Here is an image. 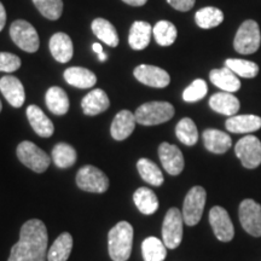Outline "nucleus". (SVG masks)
Masks as SVG:
<instances>
[{"label": "nucleus", "instance_id": "nucleus-1", "mask_svg": "<svg viewBox=\"0 0 261 261\" xmlns=\"http://www.w3.org/2000/svg\"><path fill=\"white\" fill-rule=\"evenodd\" d=\"M47 241V228L41 220L25 221L8 261H46Z\"/></svg>", "mask_w": 261, "mask_h": 261}, {"label": "nucleus", "instance_id": "nucleus-2", "mask_svg": "<svg viewBox=\"0 0 261 261\" xmlns=\"http://www.w3.org/2000/svg\"><path fill=\"white\" fill-rule=\"evenodd\" d=\"M133 244V227L128 221H120L108 233V250L113 261H127Z\"/></svg>", "mask_w": 261, "mask_h": 261}, {"label": "nucleus", "instance_id": "nucleus-3", "mask_svg": "<svg viewBox=\"0 0 261 261\" xmlns=\"http://www.w3.org/2000/svg\"><path fill=\"white\" fill-rule=\"evenodd\" d=\"M135 116L140 125L156 126L169 121L174 116V108L168 102H149L140 106Z\"/></svg>", "mask_w": 261, "mask_h": 261}, {"label": "nucleus", "instance_id": "nucleus-4", "mask_svg": "<svg viewBox=\"0 0 261 261\" xmlns=\"http://www.w3.org/2000/svg\"><path fill=\"white\" fill-rule=\"evenodd\" d=\"M261 33L259 24L253 19L244 21L238 28L233 40V47L241 55H252L259 50Z\"/></svg>", "mask_w": 261, "mask_h": 261}, {"label": "nucleus", "instance_id": "nucleus-5", "mask_svg": "<svg viewBox=\"0 0 261 261\" xmlns=\"http://www.w3.org/2000/svg\"><path fill=\"white\" fill-rule=\"evenodd\" d=\"M17 158L25 167H28L35 173H42L48 168L51 163V158L44 150H41L34 143L24 142L19 143L17 146Z\"/></svg>", "mask_w": 261, "mask_h": 261}, {"label": "nucleus", "instance_id": "nucleus-6", "mask_svg": "<svg viewBox=\"0 0 261 261\" xmlns=\"http://www.w3.org/2000/svg\"><path fill=\"white\" fill-rule=\"evenodd\" d=\"M10 37L21 50L29 52V54H33V52H37L39 50L40 40H39L38 32L35 31V28L29 22L24 21V19H17L11 24Z\"/></svg>", "mask_w": 261, "mask_h": 261}, {"label": "nucleus", "instance_id": "nucleus-7", "mask_svg": "<svg viewBox=\"0 0 261 261\" xmlns=\"http://www.w3.org/2000/svg\"><path fill=\"white\" fill-rule=\"evenodd\" d=\"M207 200V194L202 187H194L185 196L182 205V219L189 226H195L200 223Z\"/></svg>", "mask_w": 261, "mask_h": 261}, {"label": "nucleus", "instance_id": "nucleus-8", "mask_svg": "<svg viewBox=\"0 0 261 261\" xmlns=\"http://www.w3.org/2000/svg\"><path fill=\"white\" fill-rule=\"evenodd\" d=\"M76 184L84 191L103 194L109 188V178L99 168L85 166L77 171Z\"/></svg>", "mask_w": 261, "mask_h": 261}, {"label": "nucleus", "instance_id": "nucleus-9", "mask_svg": "<svg viewBox=\"0 0 261 261\" xmlns=\"http://www.w3.org/2000/svg\"><path fill=\"white\" fill-rule=\"evenodd\" d=\"M182 214L178 208H171L166 213L162 224V241L169 249L179 247L182 240Z\"/></svg>", "mask_w": 261, "mask_h": 261}, {"label": "nucleus", "instance_id": "nucleus-10", "mask_svg": "<svg viewBox=\"0 0 261 261\" xmlns=\"http://www.w3.org/2000/svg\"><path fill=\"white\" fill-rule=\"evenodd\" d=\"M234 152L246 168L254 169L261 165V142L255 136H246L238 140Z\"/></svg>", "mask_w": 261, "mask_h": 261}, {"label": "nucleus", "instance_id": "nucleus-11", "mask_svg": "<svg viewBox=\"0 0 261 261\" xmlns=\"http://www.w3.org/2000/svg\"><path fill=\"white\" fill-rule=\"evenodd\" d=\"M240 221L246 232L261 237V205L254 200L242 201L240 204Z\"/></svg>", "mask_w": 261, "mask_h": 261}, {"label": "nucleus", "instance_id": "nucleus-12", "mask_svg": "<svg viewBox=\"0 0 261 261\" xmlns=\"http://www.w3.org/2000/svg\"><path fill=\"white\" fill-rule=\"evenodd\" d=\"M133 74L139 83L155 89H165L171 83V76L167 71L156 65L140 64L136 68Z\"/></svg>", "mask_w": 261, "mask_h": 261}, {"label": "nucleus", "instance_id": "nucleus-13", "mask_svg": "<svg viewBox=\"0 0 261 261\" xmlns=\"http://www.w3.org/2000/svg\"><path fill=\"white\" fill-rule=\"evenodd\" d=\"M210 223L215 237L221 242H230L234 236V227L226 210L215 205L210 212Z\"/></svg>", "mask_w": 261, "mask_h": 261}, {"label": "nucleus", "instance_id": "nucleus-14", "mask_svg": "<svg viewBox=\"0 0 261 261\" xmlns=\"http://www.w3.org/2000/svg\"><path fill=\"white\" fill-rule=\"evenodd\" d=\"M159 158L168 174L178 175L184 169V156L178 146L166 142L162 143L159 146Z\"/></svg>", "mask_w": 261, "mask_h": 261}, {"label": "nucleus", "instance_id": "nucleus-15", "mask_svg": "<svg viewBox=\"0 0 261 261\" xmlns=\"http://www.w3.org/2000/svg\"><path fill=\"white\" fill-rule=\"evenodd\" d=\"M0 92L5 97L10 106L21 108L25 100L24 87L16 76L6 75L0 79Z\"/></svg>", "mask_w": 261, "mask_h": 261}, {"label": "nucleus", "instance_id": "nucleus-16", "mask_svg": "<svg viewBox=\"0 0 261 261\" xmlns=\"http://www.w3.org/2000/svg\"><path fill=\"white\" fill-rule=\"evenodd\" d=\"M50 51L55 60L60 63H67L71 60L74 54L73 41L65 33H56L50 39Z\"/></svg>", "mask_w": 261, "mask_h": 261}, {"label": "nucleus", "instance_id": "nucleus-17", "mask_svg": "<svg viewBox=\"0 0 261 261\" xmlns=\"http://www.w3.org/2000/svg\"><path fill=\"white\" fill-rule=\"evenodd\" d=\"M136 116L129 110H121L116 114L110 126V133L115 140H125L136 128Z\"/></svg>", "mask_w": 261, "mask_h": 261}, {"label": "nucleus", "instance_id": "nucleus-18", "mask_svg": "<svg viewBox=\"0 0 261 261\" xmlns=\"http://www.w3.org/2000/svg\"><path fill=\"white\" fill-rule=\"evenodd\" d=\"M27 117L32 128L35 130L38 136L42 137V138H48L54 135V123L39 107L33 106V104L29 106L27 108Z\"/></svg>", "mask_w": 261, "mask_h": 261}, {"label": "nucleus", "instance_id": "nucleus-19", "mask_svg": "<svg viewBox=\"0 0 261 261\" xmlns=\"http://www.w3.org/2000/svg\"><path fill=\"white\" fill-rule=\"evenodd\" d=\"M110 106V100L107 93L100 89H94L89 92L81 100L84 113L89 116H96L106 112Z\"/></svg>", "mask_w": 261, "mask_h": 261}, {"label": "nucleus", "instance_id": "nucleus-20", "mask_svg": "<svg viewBox=\"0 0 261 261\" xmlns=\"http://www.w3.org/2000/svg\"><path fill=\"white\" fill-rule=\"evenodd\" d=\"M202 137L205 149L213 154H225L232 145L231 137L219 129H205Z\"/></svg>", "mask_w": 261, "mask_h": 261}, {"label": "nucleus", "instance_id": "nucleus-21", "mask_svg": "<svg viewBox=\"0 0 261 261\" xmlns=\"http://www.w3.org/2000/svg\"><path fill=\"white\" fill-rule=\"evenodd\" d=\"M240 100L230 92H218L210 98V107L221 115L233 116L240 110Z\"/></svg>", "mask_w": 261, "mask_h": 261}, {"label": "nucleus", "instance_id": "nucleus-22", "mask_svg": "<svg viewBox=\"0 0 261 261\" xmlns=\"http://www.w3.org/2000/svg\"><path fill=\"white\" fill-rule=\"evenodd\" d=\"M212 84L219 87L224 92H237L241 89V81L230 68L224 67L221 69H213L210 74Z\"/></svg>", "mask_w": 261, "mask_h": 261}, {"label": "nucleus", "instance_id": "nucleus-23", "mask_svg": "<svg viewBox=\"0 0 261 261\" xmlns=\"http://www.w3.org/2000/svg\"><path fill=\"white\" fill-rule=\"evenodd\" d=\"M231 133H252L261 128V117L256 115H233L225 122Z\"/></svg>", "mask_w": 261, "mask_h": 261}, {"label": "nucleus", "instance_id": "nucleus-24", "mask_svg": "<svg viewBox=\"0 0 261 261\" xmlns=\"http://www.w3.org/2000/svg\"><path fill=\"white\" fill-rule=\"evenodd\" d=\"M152 28L150 23L144 21H136L129 29L128 44L136 51L144 50L151 40Z\"/></svg>", "mask_w": 261, "mask_h": 261}, {"label": "nucleus", "instance_id": "nucleus-25", "mask_svg": "<svg viewBox=\"0 0 261 261\" xmlns=\"http://www.w3.org/2000/svg\"><path fill=\"white\" fill-rule=\"evenodd\" d=\"M63 76L70 86L77 87V89H90L97 83V77L93 71L81 67L68 68L64 71Z\"/></svg>", "mask_w": 261, "mask_h": 261}, {"label": "nucleus", "instance_id": "nucleus-26", "mask_svg": "<svg viewBox=\"0 0 261 261\" xmlns=\"http://www.w3.org/2000/svg\"><path fill=\"white\" fill-rule=\"evenodd\" d=\"M45 102H46L48 110L55 115H64L69 110V98L61 87H50L45 94Z\"/></svg>", "mask_w": 261, "mask_h": 261}, {"label": "nucleus", "instance_id": "nucleus-27", "mask_svg": "<svg viewBox=\"0 0 261 261\" xmlns=\"http://www.w3.org/2000/svg\"><path fill=\"white\" fill-rule=\"evenodd\" d=\"M73 249V237L69 232H63L57 237L47 250V261H67Z\"/></svg>", "mask_w": 261, "mask_h": 261}, {"label": "nucleus", "instance_id": "nucleus-28", "mask_svg": "<svg viewBox=\"0 0 261 261\" xmlns=\"http://www.w3.org/2000/svg\"><path fill=\"white\" fill-rule=\"evenodd\" d=\"M91 27H92L93 34L108 46L116 47L119 45V34H117L116 28L108 19L96 18Z\"/></svg>", "mask_w": 261, "mask_h": 261}, {"label": "nucleus", "instance_id": "nucleus-29", "mask_svg": "<svg viewBox=\"0 0 261 261\" xmlns=\"http://www.w3.org/2000/svg\"><path fill=\"white\" fill-rule=\"evenodd\" d=\"M133 201L140 213L150 215L159 210V200L155 192L149 188H139L133 194Z\"/></svg>", "mask_w": 261, "mask_h": 261}, {"label": "nucleus", "instance_id": "nucleus-30", "mask_svg": "<svg viewBox=\"0 0 261 261\" xmlns=\"http://www.w3.org/2000/svg\"><path fill=\"white\" fill-rule=\"evenodd\" d=\"M144 261H163L167 256V247L158 237H148L142 243Z\"/></svg>", "mask_w": 261, "mask_h": 261}, {"label": "nucleus", "instance_id": "nucleus-31", "mask_svg": "<svg viewBox=\"0 0 261 261\" xmlns=\"http://www.w3.org/2000/svg\"><path fill=\"white\" fill-rule=\"evenodd\" d=\"M196 24L202 29L215 28L223 23L224 14L223 11L213 6H207V8L200 9L195 15Z\"/></svg>", "mask_w": 261, "mask_h": 261}, {"label": "nucleus", "instance_id": "nucleus-32", "mask_svg": "<svg viewBox=\"0 0 261 261\" xmlns=\"http://www.w3.org/2000/svg\"><path fill=\"white\" fill-rule=\"evenodd\" d=\"M137 168H138V172L140 177L143 178V180L154 185V187H160V185H162L163 180H165L161 169H160L159 166L156 165L155 162H152L151 160H138V162H137Z\"/></svg>", "mask_w": 261, "mask_h": 261}, {"label": "nucleus", "instance_id": "nucleus-33", "mask_svg": "<svg viewBox=\"0 0 261 261\" xmlns=\"http://www.w3.org/2000/svg\"><path fill=\"white\" fill-rule=\"evenodd\" d=\"M52 161L60 168H69L76 161V151L67 143H58L52 149Z\"/></svg>", "mask_w": 261, "mask_h": 261}, {"label": "nucleus", "instance_id": "nucleus-34", "mask_svg": "<svg viewBox=\"0 0 261 261\" xmlns=\"http://www.w3.org/2000/svg\"><path fill=\"white\" fill-rule=\"evenodd\" d=\"M152 34L160 46H171L177 39L178 32L172 22L160 21L152 28Z\"/></svg>", "mask_w": 261, "mask_h": 261}, {"label": "nucleus", "instance_id": "nucleus-35", "mask_svg": "<svg viewBox=\"0 0 261 261\" xmlns=\"http://www.w3.org/2000/svg\"><path fill=\"white\" fill-rule=\"evenodd\" d=\"M175 135L182 144L188 146L195 145L198 140L197 127L189 117H184L178 122L177 127H175Z\"/></svg>", "mask_w": 261, "mask_h": 261}, {"label": "nucleus", "instance_id": "nucleus-36", "mask_svg": "<svg viewBox=\"0 0 261 261\" xmlns=\"http://www.w3.org/2000/svg\"><path fill=\"white\" fill-rule=\"evenodd\" d=\"M225 67L230 68L237 76L246 77V79H253L259 73V65L252 61L244 60H226Z\"/></svg>", "mask_w": 261, "mask_h": 261}, {"label": "nucleus", "instance_id": "nucleus-37", "mask_svg": "<svg viewBox=\"0 0 261 261\" xmlns=\"http://www.w3.org/2000/svg\"><path fill=\"white\" fill-rule=\"evenodd\" d=\"M39 12L45 18L56 21L63 12V2L62 0H33Z\"/></svg>", "mask_w": 261, "mask_h": 261}, {"label": "nucleus", "instance_id": "nucleus-38", "mask_svg": "<svg viewBox=\"0 0 261 261\" xmlns=\"http://www.w3.org/2000/svg\"><path fill=\"white\" fill-rule=\"evenodd\" d=\"M207 92L208 87L205 81L202 79H197L184 90V92H182V99L188 103L197 102V100L203 99Z\"/></svg>", "mask_w": 261, "mask_h": 261}, {"label": "nucleus", "instance_id": "nucleus-39", "mask_svg": "<svg viewBox=\"0 0 261 261\" xmlns=\"http://www.w3.org/2000/svg\"><path fill=\"white\" fill-rule=\"evenodd\" d=\"M21 58L10 52H0V71L14 73L21 67Z\"/></svg>", "mask_w": 261, "mask_h": 261}, {"label": "nucleus", "instance_id": "nucleus-40", "mask_svg": "<svg viewBox=\"0 0 261 261\" xmlns=\"http://www.w3.org/2000/svg\"><path fill=\"white\" fill-rule=\"evenodd\" d=\"M195 2L196 0H167V3L173 9L181 12H187L194 8Z\"/></svg>", "mask_w": 261, "mask_h": 261}, {"label": "nucleus", "instance_id": "nucleus-41", "mask_svg": "<svg viewBox=\"0 0 261 261\" xmlns=\"http://www.w3.org/2000/svg\"><path fill=\"white\" fill-rule=\"evenodd\" d=\"M5 23H6V11H5L4 5H3L2 2H0V32L4 29Z\"/></svg>", "mask_w": 261, "mask_h": 261}, {"label": "nucleus", "instance_id": "nucleus-42", "mask_svg": "<svg viewBox=\"0 0 261 261\" xmlns=\"http://www.w3.org/2000/svg\"><path fill=\"white\" fill-rule=\"evenodd\" d=\"M122 2L130 6H143L146 4V2H148V0H122Z\"/></svg>", "mask_w": 261, "mask_h": 261}, {"label": "nucleus", "instance_id": "nucleus-43", "mask_svg": "<svg viewBox=\"0 0 261 261\" xmlns=\"http://www.w3.org/2000/svg\"><path fill=\"white\" fill-rule=\"evenodd\" d=\"M92 48H93V51L96 52V54H98V55L103 54V47H102V45L98 44V42H94V44L92 45Z\"/></svg>", "mask_w": 261, "mask_h": 261}, {"label": "nucleus", "instance_id": "nucleus-44", "mask_svg": "<svg viewBox=\"0 0 261 261\" xmlns=\"http://www.w3.org/2000/svg\"><path fill=\"white\" fill-rule=\"evenodd\" d=\"M98 56H99V61H100V62H106V61H107V55L104 54V52H103V54L98 55Z\"/></svg>", "mask_w": 261, "mask_h": 261}, {"label": "nucleus", "instance_id": "nucleus-45", "mask_svg": "<svg viewBox=\"0 0 261 261\" xmlns=\"http://www.w3.org/2000/svg\"><path fill=\"white\" fill-rule=\"evenodd\" d=\"M2 109H3V104H2V100H0V113H2Z\"/></svg>", "mask_w": 261, "mask_h": 261}]
</instances>
